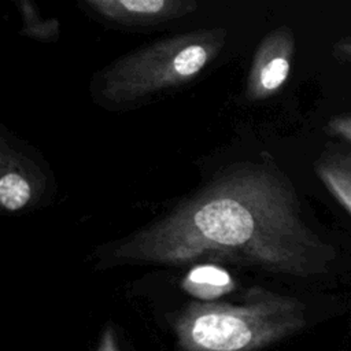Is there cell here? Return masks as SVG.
I'll use <instances>...</instances> for the list:
<instances>
[{
  "instance_id": "cell-1",
  "label": "cell",
  "mask_w": 351,
  "mask_h": 351,
  "mask_svg": "<svg viewBox=\"0 0 351 351\" xmlns=\"http://www.w3.org/2000/svg\"><path fill=\"white\" fill-rule=\"evenodd\" d=\"M271 182L250 171L204 191L117 251L118 256L182 263L207 254L284 266L289 218Z\"/></svg>"
},
{
  "instance_id": "cell-8",
  "label": "cell",
  "mask_w": 351,
  "mask_h": 351,
  "mask_svg": "<svg viewBox=\"0 0 351 351\" xmlns=\"http://www.w3.org/2000/svg\"><path fill=\"white\" fill-rule=\"evenodd\" d=\"M289 63L284 58H274L266 63L261 71V84L265 89L273 90L278 88L287 78Z\"/></svg>"
},
{
  "instance_id": "cell-5",
  "label": "cell",
  "mask_w": 351,
  "mask_h": 351,
  "mask_svg": "<svg viewBox=\"0 0 351 351\" xmlns=\"http://www.w3.org/2000/svg\"><path fill=\"white\" fill-rule=\"evenodd\" d=\"M207 60V51L199 44L184 47L174 58L176 71L180 77H191L197 73Z\"/></svg>"
},
{
  "instance_id": "cell-9",
  "label": "cell",
  "mask_w": 351,
  "mask_h": 351,
  "mask_svg": "<svg viewBox=\"0 0 351 351\" xmlns=\"http://www.w3.org/2000/svg\"><path fill=\"white\" fill-rule=\"evenodd\" d=\"M96 351H121L115 337L114 328L111 325H107L106 329L103 330Z\"/></svg>"
},
{
  "instance_id": "cell-7",
  "label": "cell",
  "mask_w": 351,
  "mask_h": 351,
  "mask_svg": "<svg viewBox=\"0 0 351 351\" xmlns=\"http://www.w3.org/2000/svg\"><path fill=\"white\" fill-rule=\"evenodd\" d=\"M347 165V167L341 163L336 169L325 170V178L336 196L351 213V163Z\"/></svg>"
},
{
  "instance_id": "cell-6",
  "label": "cell",
  "mask_w": 351,
  "mask_h": 351,
  "mask_svg": "<svg viewBox=\"0 0 351 351\" xmlns=\"http://www.w3.org/2000/svg\"><path fill=\"white\" fill-rule=\"evenodd\" d=\"M107 7L122 10L123 15H134L138 18L154 16L162 14L171 3L163 0H121V1H103Z\"/></svg>"
},
{
  "instance_id": "cell-3",
  "label": "cell",
  "mask_w": 351,
  "mask_h": 351,
  "mask_svg": "<svg viewBox=\"0 0 351 351\" xmlns=\"http://www.w3.org/2000/svg\"><path fill=\"white\" fill-rule=\"evenodd\" d=\"M185 288L200 298H215L232 288V278L215 266H199L188 274Z\"/></svg>"
},
{
  "instance_id": "cell-4",
  "label": "cell",
  "mask_w": 351,
  "mask_h": 351,
  "mask_svg": "<svg viewBox=\"0 0 351 351\" xmlns=\"http://www.w3.org/2000/svg\"><path fill=\"white\" fill-rule=\"evenodd\" d=\"M30 199V185L18 173H5L0 180V202L4 208L15 211Z\"/></svg>"
},
{
  "instance_id": "cell-2",
  "label": "cell",
  "mask_w": 351,
  "mask_h": 351,
  "mask_svg": "<svg viewBox=\"0 0 351 351\" xmlns=\"http://www.w3.org/2000/svg\"><path fill=\"white\" fill-rule=\"evenodd\" d=\"M304 326L302 306L251 289L243 303H192L176 319L184 351H259Z\"/></svg>"
}]
</instances>
